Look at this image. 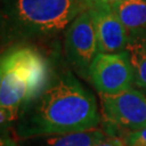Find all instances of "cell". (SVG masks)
Here are the masks:
<instances>
[{
    "label": "cell",
    "mask_w": 146,
    "mask_h": 146,
    "mask_svg": "<svg viewBox=\"0 0 146 146\" xmlns=\"http://www.w3.org/2000/svg\"><path fill=\"white\" fill-rule=\"evenodd\" d=\"M1 146H17L15 139L11 137L7 130H1Z\"/></svg>",
    "instance_id": "cell-13"
},
{
    "label": "cell",
    "mask_w": 146,
    "mask_h": 146,
    "mask_svg": "<svg viewBox=\"0 0 146 146\" xmlns=\"http://www.w3.org/2000/svg\"><path fill=\"white\" fill-rule=\"evenodd\" d=\"M125 51L130 56L134 84L146 90V41L136 35H130Z\"/></svg>",
    "instance_id": "cell-10"
},
{
    "label": "cell",
    "mask_w": 146,
    "mask_h": 146,
    "mask_svg": "<svg viewBox=\"0 0 146 146\" xmlns=\"http://www.w3.org/2000/svg\"><path fill=\"white\" fill-rule=\"evenodd\" d=\"M127 146H146V128L131 132L123 137Z\"/></svg>",
    "instance_id": "cell-11"
},
{
    "label": "cell",
    "mask_w": 146,
    "mask_h": 146,
    "mask_svg": "<svg viewBox=\"0 0 146 146\" xmlns=\"http://www.w3.org/2000/svg\"><path fill=\"white\" fill-rule=\"evenodd\" d=\"M101 114L105 133L123 139L146 128L145 93L131 88L117 94H101Z\"/></svg>",
    "instance_id": "cell-4"
},
{
    "label": "cell",
    "mask_w": 146,
    "mask_h": 146,
    "mask_svg": "<svg viewBox=\"0 0 146 146\" xmlns=\"http://www.w3.org/2000/svg\"><path fill=\"white\" fill-rule=\"evenodd\" d=\"M65 53L74 70L82 78H90V68L100 54V47L87 10L82 11L66 28Z\"/></svg>",
    "instance_id": "cell-5"
},
{
    "label": "cell",
    "mask_w": 146,
    "mask_h": 146,
    "mask_svg": "<svg viewBox=\"0 0 146 146\" xmlns=\"http://www.w3.org/2000/svg\"><path fill=\"white\" fill-rule=\"evenodd\" d=\"M50 80L49 63L31 48H16L2 55L0 64L1 129L15 122L22 107L35 99Z\"/></svg>",
    "instance_id": "cell-2"
},
{
    "label": "cell",
    "mask_w": 146,
    "mask_h": 146,
    "mask_svg": "<svg viewBox=\"0 0 146 146\" xmlns=\"http://www.w3.org/2000/svg\"><path fill=\"white\" fill-rule=\"evenodd\" d=\"M90 79L101 94H117L131 89L134 76L128 52L100 53L91 65Z\"/></svg>",
    "instance_id": "cell-6"
},
{
    "label": "cell",
    "mask_w": 146,
    "mask_h": 146,
    "mask_svg": "<svg viewBox=\"0 0 146 146\" xmlns=\"http://www.w3.org/2000/svg\"><path fill=\"white\" fill-rule=\"evenodd\" d=\"M87 7L82 0H3L2 37L50 36L67 28Z\"/></svg>",
    "instance_id": "cell-3"
},
{
    "label": "cell",
    "mask_w": 146,
    "mask_h": 146,
    "mask_svg": "<svg viewBox=\"0 0 146 146\" xmlns=\"http://www.w3.org/2000/svg\"><path fill=\"white\" fill-rule=\"evenodd\" d=\"M99 41L100 53L125 51L130 35L117 16L111 5L92 3L87 7Z\"/></svg>",
    "instance_id": "cell-7"
},
{
    "label": "cell",
    "mask_w": 146,
    "mask_h": 146,
    "mask_svg": "<svg viewBox=\"0 0 146 146\" xmlns=\"http://www.w3.org/2000/svg\"><path fill=\"white\" fill-rule=\"evenodd\" d=\"M82 1L86 5V7H88L89 5H92V3H104V5H113L117 3V2L122 1V0H82Z\"/></svg>",
    "instance_id": "cell-14"
},
{
    "label": "cell",
    "mask_w": 146,
    "mask_h": 146,
    "mask_svg": "<svg viewBox=\"0 0 146 146\" xmlns=\"http://www.w3.org/2000/svg\"><path fill=\"white\" fill-rule=\"evenodd\" d=\"M129 35H136V36L141 37L143 40H145L146 41V31H141V33H135V34H129Z\"/></svg>",
    "instance_id": "cell-15"
},
{
    "label": "cell",
    "mask_w": 146,
    "mask_h": 146,
    "mask_svg": "<svg viewBox=\"0 0 146 146\" xmlns=\"http://www.w3.org/2000/svg\"><path fill=\"white\" fill-rule=\"evenodd\" d=\"M144 93H145V95H146V90H145V92H144Z\"/></svg>",
    "instance_id": "cell-16"
},
{
    "label": "cell",
    "mask_w": 146,
    "mask_h": 146,
    "mask_svg": "<svg viewBox=\"0 0 146 146\" xmlns=\"http://www.w3.org/2000/svg\"><path fill=\"white\" fill-rule=\"evenodd\" d=\"M94 95L68 72L54 75L35 99L22 107L14 125L15 140L65 134L99 128Z\"/></svg>",
    "instance_id": "cell-1"
},
{
    "label": "cell",
    "mask_w": 146,
    "mask_h": 146,
    "mask_svg": "<svg viewBox=\"0 0 146 146\" xmlns=\"http://www.w3.org/2000/svg\"><path fill=\"white\" fill-rule=\"evenodd\" d=\"M111 8L129 34L146 31V0H122Z\"/></svg>",
    "instance_id": "cell-9"
},
{
    "label": "cell",
    "mask_w": 146,
    "mask_h": 146,
    "mask_svg": "<svg viewBox=\"0 0 146 146\" xmlns=\"http://www.w3.org/2000/svg\"><path fill=\"white\" fill-rule=\"evenodd\" d=\"M93 146H127L123 139L118 136H108L104 141L100 142Z\"/></svg>",
    "instance_id": "cell-12"
},
{
    "label": "cell",
    "mask_w": 146,
    "mask_h": 146,
    "mask_svg": "<svg viewBox=\"0 0 146 146\" xmlns=\"http://www.w3.org/2000/svg\"><path fill=\"white\" fill-rule=\"evenodd\" d=\"M107 137L103 129L94 128L80 132L27 139L20 141V146H93Z\"/></svg>",
    "instance_id": "cell-8"
}]
</instances>
